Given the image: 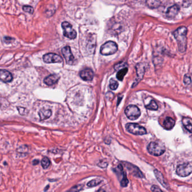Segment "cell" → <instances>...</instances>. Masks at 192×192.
<instances>
[{"instance_id": "ba28073f", "label": "cell", "mask_w": 192, "mask_h": 192, "mask_svg": "<svg viewBox=\"0 0 192 192\" xmlns=\"http://www.w3.org/2000/svg\"><path fill=\"white\" fill-rule=\"evenodd\" d=\"M123 164L128 170L129 171L130 174H131L132 175L139 178H144V176L143 175L142 172L140 170V169L136 166L132 165V163L127 162H123Z\"/></svg>"}, {"instance_id": "30bf717a", "label": "cell", "mask_w": 192, "mask_h": 192, "mask_svg": "<svg viewBox=\"0 0 192 192\" xmlns=\"http://www.w3.org/2000/svg\"><path fill=\"white\" fill-rule=\"evenodd\" d=\"M62 53L65 59L66 60V63L68 65H73L74 62V57L71 51V48L69 46L63 47L62 49Z\"/></svg>"}, {"instance_id": "9a60e30c", "label": "cell", "mask_w": 192, "mask_h": 192, "mask_svg": "<svg viewBox=\"0 0 192 192\" xmlns=\"http://www.w3.org/2000/svg\"><path fill=\"white\" fill-rule=\"evenodd\" d=\"M179 10L180 9L179 6L176 5L170 7L166 11V16L169 17H176V15L178 13Z\"/></svg>"}, {"instance_id": "d6a6232c", "label": "cell", "mask_w": 192, "mask_h": 192, "mask_svg": "<svg viewBox=\"0 0 192 192\" xmlns=\"http://www.w3.org/2000/svg\"><path fill=\"white\" fill-rule=\"evenodd\" d=\"M40 163V161L38 159H34L32 161V164L33 165L36 166L38 165Z\"/></svg>"}, {"instance_id": "7402d4cb", "label": "cell", "mask_w": 192, "mask_h": 192, "mask_svg": "<svg viewBox=\"0 0 192 192\" xmlns=\"http://www.w3.org/2000/svg\"><path fill=\"white\" fill-rule=\"evenodd\" d=\"M50 165H51V161L48 157H44L41 160V165L43 167V169H48L50 167Z\"/></svg>"}, {"instance_id": "f1b7e54d", "label": "cell", "mask_w": 192, "mask_h": 192, "mask_svg": "<svg viewBox=\"0 0 192 192\" xmlns=\"http://www.w3.org/2000/svg\"><path fill=\"white\" fill-rule=\"evenodd\" d=\"M184 83L186 85H188L190 83H191V78L190 76H189L188 74H186L184 77V80H183Z\"/></svg>"}, {"instance_id": "7c38bea8", "label": "cell", "mask_w": 192, "mask_h": 192, "mask_svg": "<svg viewBox=\"0 0 192 192\" xmlns=\"http://www.w3.org/2000/svg\"><path fill=\"white\" fill-rule=\"evenodd\" d=\"M80 78L84 81H92L94 77V73L93 71L90 69H86L83 70L80 72Z\"/></svg>"}, {"instance_id": "d6986e66", "label": "cell", "mask_w": 192, "mask_h": 192, "mask_svg": "<svg viewBox=\"0 0 192 192\" xmlns=\"http://www.w3.org/2000/svg\"><path fill=\"white\" fill-rule=\"evenodd\" d=\"M146 5L151 9H156L161 5L160 0H146Z\"/></svg>"}, {"instance_id": "9c48e42d", "label": "cell", "mask_w": 192, "mask_h": 192, "mask_svg": "<svg viewBox=\"0 0 192 192\" xmlns=\"http://www.w3.org/2000/svg\"><path fill=\"white\" fill-rule=\"evenodd\" d=\"M43 59L44 62L47 63H60L63 62L61 57L54 53L45 54L43 56Z\"/></svg>"}, {"instance_id": "484cf974", "label": "cell", "mask_w": 192, "mask_h": 192, "mask_svg": "<svg viewBox=\"0 0 192 192\" xmlns=\"http://www.w3.org/2000/svg\"><path fill=\"white\" fill-rule=\"evenodd\" d=\"M119 86V84L113 79H111L109 81V87L112 90H116Z\"/></svg>"}, {"instance_id": "5b68a950", "label": "cell", "mask_w": 192, "mask_h": 192, "mask_svg": "<svg viewBox=\"0 0 192 192\" xmlns=\"http://www.w3.org/2000/svg\"><path fill=\"white\" fill-rule=\"evenodd\" d=\"M62 28L63 29V36L70 40L75 39L77 36L76 31L73 28L71 24L67 21H63L61 24Z\"/></svg>"}, {"instance_id": "4fadbf2b", "label": "cell", "mask_w": 192, "mask_h": 192, "mask_svg": "<svg viewBox=\"0 0 192 192\" xmlns=\"http://www.w3.org/2000/svg\"><path fill=\"white\" fill-rule=\"evenodd\" d=\"M13 79V76L10 71L6 70L0 69V80L4 83H9Z\"/></svg>"}, {"instance_id": "2e32d148", "label": "cell", "mask_w": 192, "mask_h": 192, "mask_svg": "<svg viewBox=\"0 0 192 192\" xmlns=\"http://www.w3.org/2000/svg\"><path fill=\"white\" fill-rule=\"evenodd\" d=\"M175 125V120L170 117H167L163 123L164 128L167 130H171L174 127Z\"/></svg>"}, {"instance_id": "ffe728a7", "label": "cell", "mask_w": 192, "mask_h": 192, "mask_svg": "<svg viewBox=\"0 0 192 192\" xmlns=\"http://www.w3.org/2000/svg\"><path fill=\"white\" fill-rule=\"evenodd\" d=\"M184 126L188 131L192 133V121L189 118L184 117L182 120Z\"/></svg>"}, {"instance_id": "83f0119b", "label": "cell", "mask_w": 192, "mask_h": 192, "mask_svg": "<svg viewBox=\"0 0 192 192\" xmlns=\"http://www.w3.org/2000/svg\"><path fill=\"white\" fill-rule=\"evenodd\" d=\"M23 10L24 11L28 13H31V14H32L34 13V9L33 7L30 6H24Z\"/></svg>"}, {"instance_id": "8992f818", "label": "cell", "mask_w": 192, "mask_h": 192, "mask_svg": "<svg viewBox=\"0 0 192 192\" xmlns=\"http://www.w3.org/2000/svg\"><path fill=\"white\" fill-rule=\"evenodd\" d=\"M125 113L128 118L132 120L137 119L140 116V111L135 105H129L125 109Z\"/></svg>"}, {"instance_id": "cb8c5ba5", "label": "cell", "mask_w": 192, "mask_h": 192, "mask_svg": "<svg viewBox=\"0 0 192 192\" xmlns=\"http://www.w3.org/2000/svg\"><path fill=\"white\" fill-rule=\"evenodd\" d=\"M146 109H151V110H154L156 111L157 110L159 106L157 105V104L156 103V102L153 100H152L148 105H146Z\"/></svg>"}, {"instance_id": "603a6c76", "label": "cell", "mask_w": 192, "mask_h": 192, "mask_svg": "<svg viewBox=\"0 0 192 192\" xmlns=\"http://www.w3.org/2000/svg\"><path fill=\"white\" fill-rule=\"evenodd\" d=\"M121 174H122L121 175L123 176V178L121 179V180L120 181L121 186H123V187H126V186H128V185L129 180H128V179L127 178L126 172L123 171Z\"/></svg>"}, {"instance_id": "f546056e", "label": "cell", "mask_w": 192, "mask_h": 192, "mask_svg": "<svg viewBox=\"0 0 192 192\" xmlns=\"http://www.w3.org/2000/svg\"><path fill=\"white\" fill-rule=\"evenodd\" d=\"M17 109H18L19 113H20V115H26V113H27V109H25L24 107H17Z\"/></svg>"}, {"instance_id": "277c9868", "label": "cell", "mask_w": 192, "mask_h": 192, "mask_svg": "<svg viewBox=\"0 0 192 192\" xmlns=\"http://www.w3.org/2000/svg\"><path fill=\"white\" fill-rule=\"evenodd\" d=\"M126 130L134 135L142 136L147 134L146 129L138 124L129 123L126 125Z\"/></svg>"}, {"instance_id": "e0dca14e", "label": "cell", "mask_w": 192, "mask_h": 192, "mask_svg": "<svg viewBox=\"0 0 192 192\" xmlns=\"http://www.w3.org/2000/svg\"><path fill=\"white\" fill-rule=\"evenodd\" d=\"M154 173H155V176L157 179V180L162 184V186L168 189V188H169L168 184H167V182H166L165 179H164L162 174L159 172V171H158L157 170H155Z\"/></svg>"}, {"instance_id": "8fae6325", "label": "cell", "mask_w": 192, "mask_h": 192, "mask_svg": "<svg viewBox=\"0 0 192 192\" xmlns=\"http://www.w3.org/2000/svg\"><path fill=\"white\" fill-rule=\"evenodd\" d=\"M136 75H137V78H136V82L134 83L132 87L137 85L138 83L142 79L144 75V74L145 72V67L144 65H143L142 63H138L136 66Z\"/></svg>"}, {"instance_id": "6da1fadb", "label": "cell", "mask_w": 192, "mask_h": 192, "mask_svg": "<svg viewBox=\"0 0 192 192\" xmlns=\"http://www.w3.org/2000/svg\"><path fill=\"white\" fill-rule=\"evenodd\" d=\"M187 32L188 29L185 27H179L174 32V36L178 43V50L181 53L185 52L186 50Z\"/></svg>"}, {"instance_id": "7a4b0ae2", "label": "cell", "mask_w": 192, "mask_h": 192, "mask_svg": "<svg viewBox=\"0 0 192 192\" xmlns=\"http://www.w3.org/2000/svg\"><path fill=\"white\" fill-rule=\"evenodd\" d=\"M147 150L153 156H159L165 153L166 147L163 143L159 141H156L149 143L147 147Z\"/></svg>"}, {"instance_id": "1f68e13d", "label": "cell", "mask_w": 192, "mask_h": 192, "mask_svg": "<svg viewBox=\"0 0 192 192\" xmlns=\"http://www.w3.org/2000/svg\"><path fill=\"white\" fill-rule=\"evenodd\" d=\"M4 40H5V43H9L11 42V41H13V38H10V37H5L4 38Z\"/></svg>"}, {"instance_id": "5bb4252c", "label": "cell", "mask_w": 192, "mask_h": 192, "mask_svg": "<svg viewBox=\"0 0 192 192\" xmlns=\"http://www.w3.org/2000/svg\"><path fill=\"white\" fill-rule=\"evenodd\" d=\"M59 76L56 74H52L49 76H47L44 79V82L47 86H52L56 83L59 79Z\"/></svg>"}, {"instance_id": "52a82bcc", "label": "cell", "mask_w": 192, "mask_h": 192, "mask_svg": "<svg viewBox=\"0 0 192 192\" xmlns=\"http://www.w3.org/2000/svg\"><path fill=\"white\" fill-rule=\"evenodd\" d=\"M192 172V166L188 163L179 165L176 169V174L181 177L188 176Z\"/></svg>"}, {"instance_id": "44dd1931", "label": "cell", "mask_w": 192, "mask_h": 192, "mask_svg": "<svg viewBox=\"0 0 192 192\" xmlns=\"http://www.w3.org/2000/svg\"><path fill=\"white\" fill-rule=\"evenodd\" d=\"M128 67H126L122 68L121 69L119 70L118 73L117 74V75H116V77H117V79L119 80L120 81H122L124 78V76L128 72Z\"/></svg>"}, {"instance_id": "e575fe53", "label": "cell", "mask_w": 192, "mask_h": 192, "mask_svg": "<svg viewBox=\"0 0 192 192\" xmlns=\"http://www.w3.org/2000/svg\"><path fill=\"white\" fill-rule=\"evenodd\" d=\"M0 107H1V103H0Z\"/></svg>"}, {"instance_id": "ac0fdd59", "label": "cell", "mask_w": 192, "mask_h": 192, "mask_svg": "<svg viewBox=\"0 0 192 192\" xmlns=\"http://www.w3.org/2000/svg\"><path fill=\"white\" fill-rule=\"evenodd\" d=\"M40 119L41 120L47 119L51 116L52 111L50 109H42L38 113Z\"/></svg>"}, {"instance_id": "d4e9b609", "label": "cell", "mask_w": 192, "mask_h": 192, "mask_svg": "<svg viewBox=\"0 0 192 192\" xmlns=\"http://www.w3.org/2000/svg\"><path fill=\"white\" fill-rule=\"evenodd\" d=\"M101 180H98V179H94L92 180H90V182L87 183V186L89 187H93L95 186L99 185V184L101 182Z\"/></svg>"}, {"instance_id": "4dcf8cb0", "label": "cell", "mask_w": 192, "mask_h": 192, "mask_svg": "<svg viewBox=\"0 0 192 192\" xmlns=\"http://www.w3.org/2000/svg\"><path fill=\"white\" fill-rule=\"evenodd\" d=\"M151 190L153 192H162L161 189H160L158 186H155V185L152 186Z\"/></svg>"}, {"instance_id": "836d02e7", "label": "cell", "mask_w": 192, "mask_h": 192, "mask_svg": "<svg viewBox=\"0 0 192 192\" xmlns=\"http://www.w3.org/2000/svg\"><path fill=\"white\" fill-rule=\"evenodd\" d=\"M98 192H106L104 190H102V189H101V190H99Z\"/></svg>"}, {"instance_id": "3957f363", "label": "cell", "mask_w": 192, "mask_h": 192, "mask_svg": "<svg viewBox=\"0 0 192 192\" xmlns=\"http://www.w3.org/2000/svg\"><path fill=\"white\" fill-rule=\"evenodd\" d=\"M118 47L115 42L113 41H108L101 47L100 52L102 55L108 56L116 53Z\"/></svg>"}, {"instance_id": "4316f807", "label": "cell", "mask_w": 192, "mask_h": 192, "mask_svg": "<svg viewBox=\"0 0 192 192\" xmlns=\"http://www.w3.org/2000/svg\"><path fill=\"white\" fill-rule=\"evenodd\" d=\"M83 185L82 184L76 185L72 187L67 192H79L83 189Z\"/></svg>"}]
</instances>
